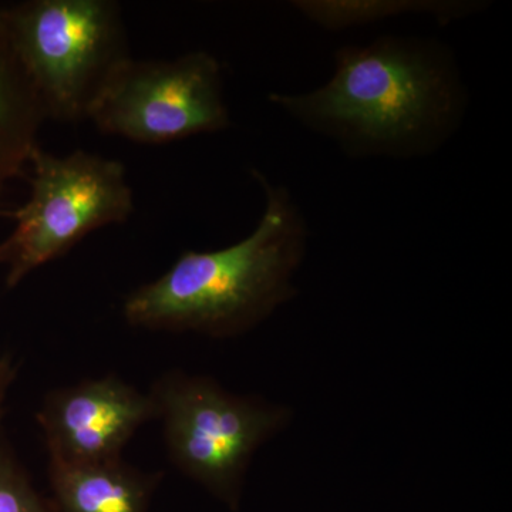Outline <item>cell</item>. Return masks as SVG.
Here are the masks:
<instances>
[{
	"mask_svg": "<svg viewBox=\"0 0 512 512\" xmlns=\"http://www.w3.org/2000/svg\"><path fill=\"white\" fill-rule=\"evenodd\" d=\"M268 100L346 156L409 160L436 153L454 136L467 93L446 45L383 36L336 50L335 72L318 89Z\"/></svg>",
	"mask_w": 512,
	"mask_h": 512,
	"instance_id": "6da1fadb",
	"label": "cell"
},
{
	"mask_svg": "<svg viewBox=\"0 0 512 512\" xmlns=\"http://www.w3.org/2000/svg\"><path fill=\"white\" fill-rule=\"evenodd\" d=\"M251 174L265 195L254 231L218 251H185L156 281L128 293L123 315L131 326L232 338L291 301L308 225L288 188L255 168Z\"/></svg>",
	"mask_w": 512,
	"mask_h": 512,
	"instance_id": "7a4b0ae2",
	"label": "cell"
},
{
	"mask_svg": "<svg viewBox=\"0 0 512 512\" xmlns=\"http://www.w3.org/2000/svg\"><path fill=\"white\" fill-rule=\"evenodd\" d=\"M13 55L45 119L86 121L114 70L131 57L119 3L30 0L0 9Z\"/></svg>",
	"mask_w": 512,
	"mask_h": 512,
	"instance_id": "3957f363",
	"label": "cell"
},
{
	"mask_svg": "<svg viewBox=\"0 0 512 512\" xmlns=\"http://www.w3.org/2000/svg\"><path fill=\"white\" fill-rule=\"evenodd\" d=\"M28 164L29 200L10 214L15 228L0 242L8 288L134 212L133 190L119 160L84 150L56 156L36 144Z\"/></svg>",
	"mask_w": 512,
	"mask_h": 512,
	"instance_id": "277c9868",
	"label": "cell"
},
{
	"mask_svg": "<svg viewBox=\"0 0 512 512\" xmlns=\"http://www.w3.org/2000/svg\"><path fill=\"white\" fill-rule=\"evenodd\" d=\"M168 454L185 476L237 508L252 456L285 426L288 410L237 396L208 377L171 373L154 386Z\"/></svg>",
	"mask_w": 512,
	"mask_h": 512,
	"instance_id": "5b68a950",
	"label": "cell"
},
{
	"mask_svg": "<svg viewBox=\"0 0 512 512\" xmlns=\"http://www.w3.org/2000/svg\"><path fill=\"white\" fill-rule=\"evenodd\" d=\"M87 120L103 134L164 146L232 126L221 63L205 50L173 60L128 57L114 70Z\"/></svg>",
	"mask_w": 512,
	"mask_h": 512,
	"instance_id": "8992f818",
	"label": "cell"
},
{
	"mask_svg": "<svg viewBox=\"0 0 512 512\" xmlns=\"http://www.w3.org/2000/svg\"><path fill=\"white\" fill-rule=\"evenodd\" d=\"M157 417L151 394L110 376L47 394L37 421L50 457L94 463L120 458L134 433Z\"/></svg>",
	"mask_w": 512,
	"mask_h": 512,
	"instance_id": "52a82bcc",
	"label": "cell"
},
{
	"mask_svg": "<svg viewBox=\"0 0 512 512\" xmlns=\"http://www.w3.org/2000/svg\"><path fill=\"white\" fill-rule=\"evenodd\" d=\"M57 512H146L160 474H146L121 458L77 463L50 457Z\"/></svg>",
	"mask_w": 512,
	"mask_h": 512,
	"instance_id": "ba28073f",
	"label": "cell"
},
{
	"mask_svg": "<svg viewBox=\"0 0 512 512\" xmlns=\"http://www.w3.org/2000/svg\"><path fill=\"white\" fill-rule=\"evenodd\" d=\"M45 120L0 20V195L28 164Z\"/></svg>",
	"mask_w": 512,
	"mask_h": 512,
	"instance_id": "9c48e42d",
	"label": "cell"
},
{
	"mask_svg": "<svg viewBox=\"0 0 512 512\" xmlns=\"http://www.w3.org/2000/svg\"><path fill=\"white\" fill-rule=\"evenodd\" d=\"M293 8L325 30L339 32L407 13H427L440 25L474 15L484 2L471 0H296Z\"/></svg>",
	"mask_w": 512,
	"mask_h": 512,
	"instance_id": "30bf717a",
	"label": "cell"
},
{
	"mask_svg": "<svg viewBox=\"0 0 512 512\" xmlns=\"http://www.w3.org/2000/svg\"><path fill=\"white\" fill-rule=\"evenodd\" d=\"M0 512H57L30 484L12 451L0 443Z\"/></svg>",
	"mask_w": 512,
	"mask_h": 512,
	"instance_id": "8fae6325",
	"label": "cell"
},
{
	"mask_svg": "<svg viewBox=\"0 0 512 512\" xmlns=\"http://www.w3.org/2000/svg\"><path fill=\"white\" fill-rule=\"evenodd\" d=\"M16 369L13 366L12 359L9 356L0 357V416L3 412V402H5L6 394L10 384L15 380Z\"/></svg>",
	"mask_w": 512,
	"mask_h": 512,
	"instance_id": "7c38bea8",
	"label": "cell"
}]
</instances>
